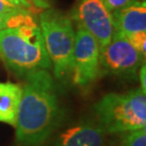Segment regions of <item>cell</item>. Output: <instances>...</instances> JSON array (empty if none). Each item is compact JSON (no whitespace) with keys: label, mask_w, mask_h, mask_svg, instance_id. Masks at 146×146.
<instances>
[{"label":"cell","mask_w":146,"mask_h":146,"mask_svg":"<svg viewBox=\"0 0 146 146\" xmlns=\"http://www.w3.org/2000/svg\"><path fill=\"white\" fill-rule=\"evenodd\" d=\"M132 46L139 53L145 56L146 51V31H138L131 35L126 36Z\"/></svg>","instance_id":"12"},{"label":"cell","mask_w":146,"mask_h":146,"mask_svg":"<svg viewBox=\"0 0 146 146\" xmlns=\"http://www.w3.org/2000/svg\"><path fill=\"white\" fill-rule=\"evenodd\" d=\"M131 1H132V0H103L104 6L107 8V10H108L110 13L123 7V6L128 4V3Z\"/></svg>","instance_id":"14"},{"label":"cell","mask_w":146,"mask_h":146,"mask_svg":"<svg viewBox=\"0 0 146 146\" xmlns=\"http://www.w3.org/2000/svg\"><path fill=\"white\" fill-rule=\"evenodd\" d=\"M20 13H21V11H20ZM14 14H16V13H14ZM14 14H1L0 13V31L5 28H7L9 19L11 18V16L14 15Z\"/></svg>","instance_id":"18"},{"label":"cell","mask_w":146,"mask_h":146,"mask_svg":"<svg viewBox=\"0 0 146 146\" xmlns=\"http://www.w3.org/2000/svg\"><path fill=\"white\" fill-rule=\"evenodd\" d=\"M119 146H121V145H119Z\"/></svg>","instance_id":"19"},{"label":"cell","mask_w":146,"mask_h":146,"mask_svg":"<svg viewBox=\"0 0 146 146\" xmlns=\"http://www.w3.org/2000/svg\"><path fill=\"white\" fill-rule=\"evenodd\" d=\"M114 31H119L125 36L146 31L145 0H132L123 7L111 13Z\"/></svg>","instance_id":"8"},{"label":"cell","mask_w":146,"mask_h":146,"mask_svg":"<svg viewBox=\"0 0 146 146\" xmlns=\"http://www.w3.org/2000/svg\"><path fill=\"white\" fill-rule=\"evenodd\" d=\"M23 11L27 10L17 8L14 5L11 4L10 2H8L7 0H0V13L1 14H14Z\"/></svg>","instance_id":"13"},{"label":"cell","mask_w":146,"mask_h":146,"mask_svg":"<svg viewBox=\"0 0 146 146\" xmlns=\"http://www.w3.org/2000/svg\"><path fill=\"white\" fill-rule=\"evenodd\" d=\"M72 80L76 86L86 87L100 73V46L91 34L78 26L72 52Z\"/></svg>","instance_id":"6"},{"label":"cell","mask_w":146,"mask_h":146,"mask_svg":"<svg viewBox=\"0 0 146 146\" xmlns=\"http://www.w3.org/2000/svg\"><path fill=\"white\" fill-rule=\"evenodd\" d=\"M60 116L56 87L48 70L26 76L14 125L18 144L41 145L56 128Z\"/></svg>","instance_id":"1"},{"label":"cell","mask_w":146,"mask_h":146,"mask_svg":"<svg viewBox=\"0 0 146 146\" xmlns=\"http://www.w3.org/2000/svg\"><path fill=\"white\" fill-rule=\"evenodd\" d=\"M94 109L106 133H124L146 127V92L141 88L106 94Z\"/></svg>","instance_id":"3"},{"label":"cell","mask_w":146,"mask_h":146,"mask_svg":"<svg viewBox=\"0 0 146 146\" xmlns=\"http://www.w3.org/2000/svg\"><path fill=\"white\" fill-rule=\"evenodd\" d=\"M8 2H10L11 4L14 5L17 8L20 9H24V10H27L28 11L31 13L34 7L31 4H30L29 2H27L26 0H7Z\"/></svg>","instance_id":"15"},{"label":"cell","mask_w":146,"mask_h":146,"mask_svg":"<svg viewBox=\"0 0 146 146\" xmlns=\"http://www.w3.org/2000/svg\"><path fill=\"white\" fill-rule=\"evenodd\" d=\"M77 19L79 25L95 38L100 49L110 42L114 33L112 15L103 0H82Z\"/></svg>","instance_id":"7"},{"label":"cell","mask_w":146,"mask_h":146,"mask_svg":"<svg viewBox=\"0 0 146 146\" xmlns=\"http://www.w3.org/2000/svg\"><path fill=\"white\" fill-rule=\"evenodd\" d=\"M121 146H146V127L124 132Z\"/></svg>","instance_id":"11"},{"label":"cell","mask_w":146,"mask_h":146,"mask_svg":"<svg viewBox=\"0 0 146 146\" xmlns=\"http://www.w3.org/2000/svg\"><path fill=\"white\" fill-rule=\"evenodd\" d=\"M40 30L54 76L64 79L70 74L75 31L66 14L46 9L40 14Z\"/></svg>","instance_id":"4"},{"label":"cell","mask_w":146,"mask_h":146,"mask_svg":"<svg viewBox=\"0 0 146 146\" xmlns=\"http://www.w3.org/2000/svg\"><path fill=\"white\" fill-rule=\"evenodd\" d=\"M0 59L13 73L24 78L51 68L41 30L33 17L0 31Z\"/></svg>","instance_id":"2"},{"label":"cell","mask_w":146,"mask_h":146,"mask_svg":"<svg viewBox=\"0 0 146 146\" xmlns=\"http://www.w3.org/2000/svg\"><path fill=\"white\" fill-rule=\"evenodd\" d=\"M21 94L22 87L18 84L0 82V122L14 127Z\"/></svg>","instance_id":"10"},{"label":"cell","mask_w":146,"mask_h":146,"mask_svg":"<svg viewBox=\"0 0 146 146\" xmlns=\"http://www.w3.org/2000/svg\"><path fill=\"white\" fill-rule=\"evenodd\" d=\"M106 131L100 124L83 123L68 128L51 146H104Z\"/></svg>","instance_id":"9"},{"label":"cell","mask_w":146,"mask_h":146,"mask_svg":"<svg viewBox=\"0 0 146 146\" xmlns=\"http://www.w3.org/2000/svg\"><path fill=\"white\" fill-rule=\"evenodd\" d=\"M139 81H141V87L139 88L142 91L146 92V68L144 64L139 68Z\"/></svg>","instance_id":"17"},{"label":"cell","mask_w":146,"mask_h":146,"mask_svg":"<svg viewBox=\"0 0 146 146\" xmlns=\"http://www.w3.org/2000/svg\"><path fill=\"white\" fill-rule=\"evenodd\" d=\"M36 9H48L50 8L48 0H26Z\"/></svg>","instance_id":"16"},{"label":"cell","mask_w":146,"mask_h":146,"mask_svg":"<svg viewBox=\"0 0 146 146\" xmlns=\"http://www.w3.org/2000/svg\"><path fill=\"white\" fill-rule=\"evenodd\" d=\"M142 56L125 34L114 31L110 42L100 49V72L119 77H134L142 66Z\"/></svg>","instance_id":"5"}]
</instances>
